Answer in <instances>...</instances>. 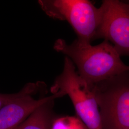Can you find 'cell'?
Masks as SVG:
<instances>
[{"mask_svg": "<svg viewBox=\"0 0 129 129\" xmlns=\"http://www.w3.org/2000/svg\"><path fill=\"white\" fill-rule=\"evenodd\" d=\"M52 94L62 92L70 98L77 117L88 129H102L99 107L92 88L76 70V66L67 56L62 72L51 87Z\"/></svg>", "mask_w": 129, "mask_h": 129, "instance_id": "obj_4", "label": "cell"}, {"mask_svg": "<svg viewBox=\"0 0 129 129\" xmlns=\"http://www.w3.org/2000/svg\"><path fill=\"white\" fill-rule=\"evenodd\" d=\"M102 129H129V70L91 87Z\"/></svg>", "mask_w": 129, "mask_h": 129, "instance_id": "obj_2", "label": "cell"}, {"mask_svg": "<svg viewBox=\"0 0 129 129\" xmlns=\"http://www.w3.org/2000/svg\"><path fill=\"white\" fill-rule=\"evenodd\" d=\"M42 9L52 18L66 21L76 33L79 42L89 44L96 40L102 12L88 0H40Z\"/></svg>", "mask_w": 129, "mask_h": 129, "instance_id": "obj_3", "label": "cell"}, {"mask_svg": "<svg viewBox=\"0 0 129 129\" xmlns=\"http://www.w3.org/2000/svg\"><path fill=\"white\" fill-rule=\"evenodd\" d=\"M55 51L68 57L77 67L78 73L90 87L129 70L110 42L104 40L96 46L76 39L69 45L62 39L55 42Z\"/></svg>", "mask_w": 129, "mask_h": 129, "instance_id": "obj_1", "label": "cell"}, {"mask_svg": "<svg viewBox=\"0 0 129 129\" xmlns=\"http://www.w3.org/2000/svg\"><path fill=\"white\" fill-rule=\"evenodd\" d=\"M20 91L14 94H3L0 93V109L15 98L17 97Z\"/></svg>", "mask_w": 129, "mask_h": 129, "instance_id": "obj_9", "label": "cell"}, {"mask_svg": "<svg viewBox=\"0 0 129 129\" xmlns=\"http://www.w3.org/2000/svg\"><path fill=\"white\" fill-rule=\"evenodd\" d=\"M100 8L102 20L96 40H107L120 56H129V4L104 0Z\"/></svg>", "mask_w": 129, "mask_h": 129, "instance_id": "obj_5", "label": "cell"}, {"mask_svg": "<svg viewBox=\"0 0 129 129\" xmlns=\"http://www.w3.org/2000/svg\"><path fill=\"white\" fill-rule=\"evenodd\" d=\"M44 87L42 82L26 84L18 96L0 109V129H15L42 104L53 99L64 96L56 92L51 95L35 99L33 96Z\"/></svg>", "mask_w": 129, "mask_h": 129, "instance_id": "obj_6", "label": "cell"}, {"mask_svg": "<svg viewBox=\"0 0 129 129\" xmlns=\"http://www.w3.org/2000/svg\"><path fill=\"white\" fill-rule=\"evenodd\" d=\"M50 129H88L77 116H63L54 117Z\"/></svg>", "mask_w": 129, "mask_h": 129, "instance_id": "obj_8", "label": "cell"}, {"mask_svg": "<svg viewBox=\"0 0 129 129\" xmlns=\"http://www.w3.org/2000/svg\"><path fill=\"white\" fill-rule=\"evenodd\" d=\"M53 99L42 104L15 129H50L54 118Z\"/></svg>", "mask_w": 129, "mask_h": 129, "instance_id": "obj_7", "label": "cell"}]
</instances>
